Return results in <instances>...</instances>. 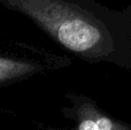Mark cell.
I'll return each mask as SVG.
<instances>
[{
	"label": "cell",
	"mask_w": 131,
	"mask_h": 130,
	"mask_svg": "<svg viewBox=\"0 0 131 130\" xmlns=\"http://www.w3.org/2000/svg\"><path fill=\"white\" fill-rule=\"evenodd\" d=\"M0 5L31 21L84 62L125 66L129 60L131 38L125 14L95 0H0Z\"/></svg>",
	"instance_id": "cell-1"
},
{
	"label": "cell",
	"mask_w": 131,
	"mask_h": 130,
	"mask_svg": "<svg viewBox=\"0 0 131 130\" xmlns=\"http://www.w3.org/2000/svg\"><path fill=\"white\" fill-rule=\"evenodd\" d=\"M70 62V59L35 50V47L27 53L0 51V88L58 70Z\"/></svg>",
	"instance_id": "cell-2"
},
{
	"label": "cell",
	"mask_w": 131,
	"mask_h": 130,
	"mask_svg": "<svg viewBox=\"0 0 131 130\" xmlns=\"http://www.w3.org/2000/svg\"><path fill=\"white\" fill-rule=\"evenodd\" d=\"M63 97L68 104L61 108V113L74 126L62 130H131L129 124L112 117L86 94L68 91Z\"/></svg>",
	"instance_id": "cell-3"
}]
</instances>
